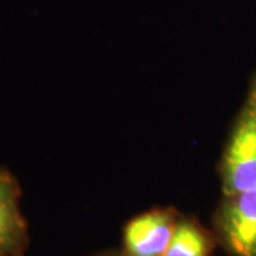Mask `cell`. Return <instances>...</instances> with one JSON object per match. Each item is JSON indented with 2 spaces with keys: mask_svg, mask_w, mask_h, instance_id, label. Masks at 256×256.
I'll list each match as a JSON object with an SVG mask.
<instances>
[{
  "mask_svg": "<svg viewBox=\"0 0 256 256\" xmlns=\"http://www.w3.org/2000/svg\"><path fill=\"white\" fill-rule=\"evenodd\" d=\"M218 171L222 195L256 190V72L229 131Z\"/></svg>",
  "mask_w": 256,
  "mask_h": 256,
  "instance_id": "6da1fadb",
  "label": "cell"
},
{
  "mask_svg": "<svg viewBox=\"0 0 256 256\" xmlns=\"http://www.w3.org/2000/svg\"><path fill=\"white\" fill-rule=\"evenodd\" d=\"M212 232L228 255L256 256V190L222 195Z\"/></svg>",
  "mask_w": 256,
  "mask_h": 256,
  "instance_id": "7a4b0ae2",
  "label": "cell"
},
{
  "mask_svg": "<svg viewBox=\"0 0 256 256\" xmlns=\"http://www.w3.org/2000/svg\"><path fill=\"white\" fill-rule=\"evenodd\" d=\"M181 212L174 206H158L138 214L124 225L122 256H164Z\"/></svg>",
  "mask_w": 256,
  "mask_h": 256,
  "instance_id": "3957f363",
  "label": "cell"
},
{
  "mask_svg": "<svg viewBox=\"0 0 256 256\" xmlns=\"http://www.w3.org/2000/svg\"><path fill=\"white\" fill-rule=\"evenodd\" d=\"M20 198L22 190L16 176L0 166V256H24L30 245Z\"/></svg>",
  "mask_w": 256,
  "mask_h": 256,
  "instance_id": "277c9868",
  "label": "cell"
},
{
  "mask_svg": "<svg viewBox=\"0 0 256 256\" xmlns=\"http://www.w3.org/2000/svg\"><path fill=\"white\" fill-rule=\"evenodd\" d=\"M216 245L214 232L198 218L181 214L164 256H210Z\"/></svg>",
  "mask_w": 256,
  "mask_h": 256,
  "instance_id": "5b68a950",
  "label": "cell"
},
{
  "mask_svg": "<svg viewBox=\"0 0 256 256\" xmlns=\"http://www.w3.org/2000/svg\"><path fill=\"white\" fill-rule=\"evenodd\" d=\"M92 256H122L120 249H108V250H102V252H98L96 255Z\"/></svg>",
  "mask_w": 256,
  "mask_h": 256,
  "instance_id": "8992f818",
  "label": "cell"
}]
</instances>
